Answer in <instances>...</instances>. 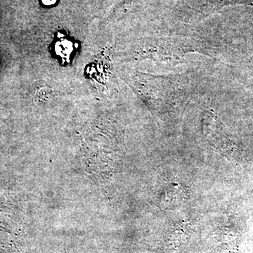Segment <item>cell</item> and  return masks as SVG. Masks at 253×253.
<instances>
[{"label":"cell","instance_id":"6da1fadb","mask_svg":"<svg viewBox=\"0 0 253 253\" xmlns=\"http://www.w3.org/2000/svg\"><path fill=\"white\" fill-rule=\"evenodd\" d=\"M43 3L46 5H50L54 4L56 2V0H42Z\"/></svg>","mask_w":253,"mask_h":253}]
</instances>
